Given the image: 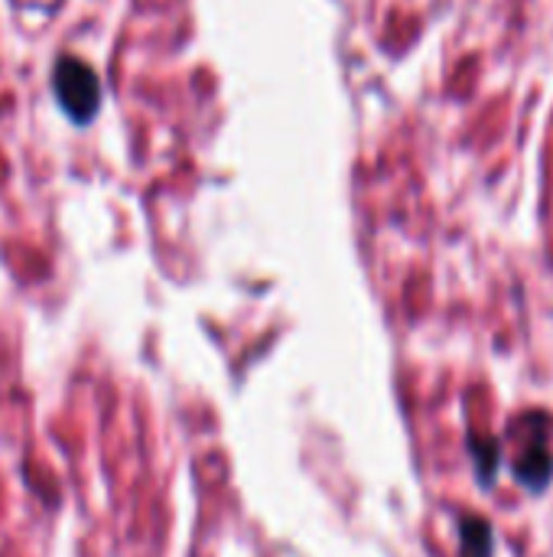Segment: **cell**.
<instances>
[{
    "instance_id": "cell-1",
    "label": "cell",
    "mask_w": 553,
    "mask_h": 557,
    "mask_svg": "<svg viewBox=\"0 0 553 557\" xmlns=\"http://www.w3.org/2000/svg\"><path fill=\"white\" fill-rule=\"evenodd\" d=\"M52 91L68 121L88 124L101 108V82L95 69L75 55H62L52 69Z\"/></svg>"
},
{
    "instance_id": "cell-2",
    "label": "cell",
    "mask_w": 553,
    "mask_h": 557,
    "mask_svg": "<svg viewBox=\"0 0 553 557\" xmlns=\"http://www.w3.org/2000/svg\"><path fill=\"white\" fill-rule=\"evenodd\" d=\"M548 434L551 431L538 434V428H535V437H531L528 450L515 460V476L528 493H544L548 483L553 480V454L548 447Z\"/></svg>"
},
{
    "instance_id": "cell-3",
    "label": "cell",
    "mask_w": 553,
    "mask_h": 557,
    "mask_svg": "<svg viewBox=\"0 0 553 557\" xmlns=\"http://www.w3.org/2000/svg\"><path fill=\"white\" fill-rule=\"evenodd\" d=\"M492 525L482 516H463L460 522V557H492Z\"/></svg>"
},
{
    "instance_id": "cell-4",
    "label": "cell",
    "mask_w": 553,
    "mask_h": 557,
    "mask_svg": "<svg viewBox=\"0 0 553 557\" xmlns=\"http://www.w3.org/2000/svg\"><path fill=\"white\" fill-rule=\"evenodd\" d=\"M469 454H473L479 483L489 486V483L495 480L499 467H502V444H499V437H489V434L479 437V434H473V437H469Z\"/></svg>"
}]
</instances>
